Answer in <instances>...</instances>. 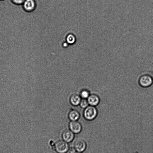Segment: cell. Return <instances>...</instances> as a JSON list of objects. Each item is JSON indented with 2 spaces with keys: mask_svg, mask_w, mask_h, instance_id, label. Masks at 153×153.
Returning a JSON list of instances; mask_svg holds the SVG:
<instances>
[{
  "mask_svg": "<svg viewBox=\"0 0 153 153\" xmlns=\"http://www.w3.org/2000/svg\"><path fill=\"white\" fill-rule=\"evenodd\" d=\"M69 150L70 153H74L75 152L76 150L74 147H71Z\"/></svg>",
  "mask_w": 153,
  "mask_h": 153,
  "instance_id": "15",
  "label": "cell"
},
{
  "mask_svg": "<svg viewBox=\"0 0 153 153\" xmlns=\"http://www.w3.org/2000/svg\"><path fill=\"white\" fill-rule=\"evenodd\" d=\"M89 96V91L86 90L82 91L81 93V97L83 99L88 98Z\"/></svg>",
  "mask_w": 153,
  "mask_h": 153,
  "instance_id": "12",
  "label": "cell"
},
{
  "mask_svg": "<svg viewBox=\"0 0 153 153\" xmlns=\"http://www.w3.org/2000/svg\"><path fill=\"white\" fill-rule=\"evenodd\" d=\"M25 0H12L14 4L17 5H22Z\"/></svg>",
  "mask_w": 153,
  "mask_h": 153,
  "instance_id": "14",
  "label": "cell"
},
{
  "mask_svg": "<svg viewBox=\"0 0 153 153\" xmlns=\"http://www.w3.org/2000/svg\"><path fill=\"white\" fill-rule=\"evenodd\" d=\"M69 117L72 121H76L79 119L80 114L77 111L73 110L69 113Z\"/></svg>",
  "mask_w": 153,
  "mask_h": 153,
  "instance_id": "10",
  "label": "cell"
},
{
  "mask_svg": "<svg viewBox=\"0 0 153 153\" xmlns=\"http://www.w3.org/2000/svg\"><path fill=\"white\" fill-rule=\"evenodd\" d=\"M140 85L144 88L150 87L153 84V78L149 74H145L141 76L139 80Z\"/></svg>",
  "mask_w": 153,
  "mask_h": 153,
  "instance_id": "3",
  "label": "cell"
},
{
  "mask_svg": "<svg viewBox=\"0 0 153 153\" xmlns=\"http://www.w3.org/2000/svg\"><path fill=\"white\" fill-rule=\"evenodd\" d=\"M86 144L83 139H80L76 140L74 144V147L76 150L78 152H84L86 148Z\"/></svg>",
  "mask_w": 153,
  "mask_h": 153,
  "instance_id": "4",
  "label": "cell"
},
{
  "mask_svg": "<svg viewBox=\"0 0 153 153\" xmlns=\"http://www.w3.org/2000/svg\"><path fill=\"white\" fill-rule=\"evenodd\" d=\"M70 130L74 133L78 134L82 130V126L79 122L76 121H72L69 125Z\"/></svg>",
  "mask_w": 153,
  "mask_h": 153,
  "instance_id": "5",
  "label": "cell"
},
{
  "mask_svg": "<svg viewBox=\"0 0 153 153\" xmlns=\"http://www.w3.org/2000/svg\"><path fill=\"white\" fill-rule=\"evenodd\" d=\"M67 40L68 43L72 44L75 42V38L73 35L70 34L67 36Z\"/></svg>",
  "mask_w": 153,
  "mask_h": 153,
  "instance_id": "11",
  "label": "cell"
},
{
  "mask_svg": "<svg viewBox=\"0 0 153 153\" xmlns=\"http://www.w3.org/2000/svg\"><path fill=\"white\" fill-rule=\"evenodd\" d=\"M81 97L78 95H74L71 97L70 102L73 105L76 106L80 104L81 101Z\"/></svg>",
  "mask_w": 153,
  "mask_h": 153,
  "instance_id": "9",
  "label": "cell"
},
{
  "mask_svg": "<svg viewBox=\"0 0 153 153\" xmlns=\"http://www.w3.org/2000/svg\"><path fill=\"white\" fill-rule=\"evenodd\" d=\"M98 115V111L96 107L90 106L86 108L84 112V116L85 119L91 120L96 118Z\"/></svg>",
  "mask_w": 153,
  "mask_h": 153,
  "instance_id": "1",
  "label": "cell"
},
{
  "mask_svg": "<svg viewBox=\"0 0 153 153\" xmlns=\"http://www.w3.org/2000/svg\"><path fill=\"white\" fill-rule=\"evenodd\" d=\"M54 149L58 153H66L69 150L67 143L64 141H57L54 145Z\"/></svg>",
  "mask_w": 153,
  "mask_h": 153,
  "instance_id": "2",
  "label": "cell"
},
{
  "mask_svg": "<svg viewBox=\"0 0 153 153\" xmlns=\"http://www.w3.org/2000/svg\"><path fill=\"white\" fill-rule=\"evenodd\" d=\"M62 136L64 141L69 143L74 139V133L70 130H66L63 132Z\"/></svg>",
  "mask_w": 153,
  "mask_h": 153,
  "instance_id": "7",
  "label": "cell"
},
{
  "mask_svg": "<svg viewBox=\"0 0 153 153\" xmlns=\"http://www.w3.org/2000/svg\"><path fill=\"white\" fill-rule=\"evenodd\" d=\"M88 102L90 106H95L98 105L100 101L99 96L96 94H92L88 98Z\"/></svg>",
  "mask_w": 153,
  "mask_h": 153,
  "instance_id": "8",
  "label": "cell"
},
{
  "mask_svg": "<svg viewBox=\"0 0 153 153\" xmlns=\"http://www.w3.org/2000/svg\"><path fill=\"white\" fill-rule=\"evenodd\" d=\"M23 6L24 9L28 12L33 11L36 7V3L34 0H25Z\"/></svg>",
  "mask_w": 153,
  "mask_h": 153,
  "instance_id": "6",
  "label": "cell"
},
{
  "mask_svg": "<svg viewBox=\"0 0 153 153\" xmlns=\"http://www.w3.org/2000/svg\"><path fill=\"white\" fill-rule=\"evenodd\" d=\"M74 153H81V152H75Z\"/></svg>",
  "mask_w": 153,
  "mask_h": 153,
  "instance_id": "16",
  "label": "cell"
},
{
  "mask_svg": "<svg viewBox=\"0 0 153 153\" xmlns=\"http://www.w3.org/2000/svg\"><path fill=\"white\" fill-rule=\"evenodd\" d=\"M80 104L83 108H85L88 106L89 104L87 100L85 99H83L81 100Z\"/></svg>",
  "mask_w": 153,
  "mask_h": 153,
  "instance_id": "13",
  "label": "cell"
}]
</instances>
